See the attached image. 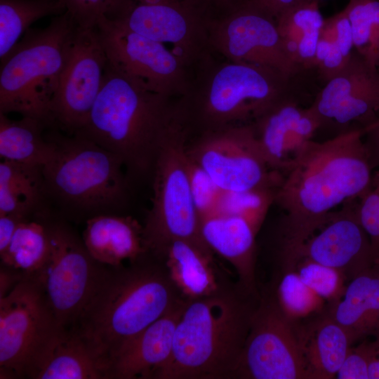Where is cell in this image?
<instances>
[{"label":"cell","mask_w":379,"mask_h":379,"mask_svg":"<svg viewBox=\"0 0 379 379\" xmlns=\"http://www.w3.org/2000/svg\"><path fill=\"white\" fill-rule=\"evenodd\" d=\"M213 255L207 245L175 239L155 256L164 263L180 297L190 301L213 295L233 283Z\"/></svg>","instance_id":"7402d4cb"},{"label":"cell","mask_w":379,"mask_h":379,"mask_svg":"<svg viewBox=\"0 0 379 379\" xmlns=\"http://www.w3.org/2000/svg\"><path fill=\"white\" fill-rule=\"evenodd\" d=\"M27 218L14 213L0 215V255L7 249L19 225Z\"/></svg>","instance_id":"ee69618b"},{"label":"cell","mask_w":379,"mask_h":379,"mask_svg":"<svg viewBox=\"0 0 379 379\" xmlns=\"http://www.w3.org/2000/svg\"><path fill=\"white\" fill-rule=\"evenodd\" d=\"M112 0H63L67 12L77 26L95 28Z\"/></svg>","instance_id":"ab89813d"},{"label":"cell","mask_w":379,"mask_h":379,"mask_svg":"<svg viewBox=\"0 0 379 379\" xmlns=\"http://www.w3.org/2000/svg\"><path fill=\"white\" fill-rule=\"evenodd\" d=\"M349 19L355 52L373 69L379 62V0H349Z\"/></svg>","instance_id":"d6a6232c"},{"label":"cell","mask_w":379,"mask_h":379,"mask_svg":"<svg viewBox=\"0 0 379 379\" xmlns=\"http://www.w3.org/2000/svg\"><path fill=\"white\" fill-rule=\"evenodd\" d=\"M201 237L213 253L234 267L238 285L247 293L260 298L256 279L258 230L237 215L214 213L200 218Z\"/></svg>","instance_id":"ffe728a7"},{"label":"cell","mask_w":379,"mask_h":379,"mask_svg":"<svg viewBox=\"0 0 379 379\" xmlns=\"http://www.w3.org/2000/svg\"><path fill=\"white\" fill-rule=\"evenodd\" d=\"M320 37L334 42L347 59L352 56L354 49L352 29L344 10L324 19Z\"/></svg>","instance_id":"74e56055"},{"label":"cell","mask_w":379,"mask_h":379,"mask_svg":"<svg viewBox=\"0 0 379 379\" xmlns=\"http://www.w3.org/2000/svg\"><path fill=\"white\" fill-rule=\"evenodd\" d=\"M352 345L338 371V379H369V352L367 339Z\"/></svg>","instance_id":"60d3db41"},{"label":"cell","mask_w":379,"mask_h":379,"mask_svg":"<svg viewBox=\"0 0 379 379\" xmlns=\"http://www.w3.org/2000/svg\"><path fill=\"white\" fill-rule=\"evenodd\" d=\"M186 303L178 301L125 344L109 363V379H152L171 355L175 329Z\"/></svg>","instance_id":"44dd1931"},{"label":"cell","mask_w":379,"mask_h":379,"mask_svg":"<svg viewBox=\"0 0 379 379\" xmlns=\"http://www.w3.org/2000/svg\"><path fill=\"white\" fill-rule=\"evenodd\" d=\"M260 293L236 379H311L300 323L288 319L267 293Z\"/></svg>","instance_id":"7c38bea8"},{"label":"cell","mask_w":379,"mask_h":379,"mask_svg":"<svg viewBox=\"0 0 379 379\" xmlns=\"http://www.w3.org/2000/svg\"><path fill=\"white\" fill-rule=\"evenodd\" d=\"M309 107L320 128L333 126L340 130L339 133L357 124L363 128L379 117L376 70L353 52L345 67L326 81Z\"/></svg>","instance_id":"ac0fdd59"},{"label":"cell","mask_w":379,"mask_h":379,"mask_svg":"<svg viewBox=\"0 0 379 379\" xmlns=\"http://www.w3.org/2000/svg\"><path fill=\"white\" fill-rule=\"evenodd\" d=\"M46 199L42 167L1 161L0 215L33 214Z\"/></svg>","instance_id":"f546056e"},{"label":"cell","mask_w":379,"mask_h":379,"mask_svg":"<svg viewBox=\"0 0 379 379\" xmlns=\"http://www.w3.org/2000/svg\"><path fill=\"white\" fill-rule=\"evenodd\" d=\"M272 14L276 19L285 11L304 0H248Z\"/></svg>","instance_id":"bcb514c9"},{"label":"cell","mask_w":379,"mask_h":379,"mask_svg":"<svg viewBox=\"0 0 379 379\" xmlns=\"http://www.w3.org/2000/svg\"><path fill=\"white\" fill-rule=\"evenodd\" d=\"M357 201L324 215L298 237L281 239L279 251L335 268L348 281L372 267L375 258L357 217Z\"/></svg>","instance_id":"9a60e30c"},{"label":"cell","mask_w":379,"mask_h":379,"mask_svg":"<svg viewBox=\"0 0 379 379\" xmlns=\"http://www.w3.org/2000/svg\"><path fill=\"white\" fill-rule=\"evenodd\" d=\"M149 91L108 65L89 116L74 134L117 155L131 173H151L159 147L180 112L179 100Z\"/></svg>","instance_id":"277c9868"},{"label":"cell","mask_w":379,"mask_h":379,"mask_svg":"<svg viewBox=\"0 0 379 379\" xmlns=\"http://www.w3.org/2000/svg\"><path fill=\"white\" fill-rule=\"evenodd\" d=\"M324 21L318 0H304L277 19L284 48L300 67H313Z\"/></svg>","instance_id":"f1b7e54d"},{"label":"cell","mask_w":379,"mask_h":379,"mask_svg":"<svg viewBox=\"0 0 379 379\" xmlns=\"http://www.w3.org/2000/svg\"><path fill=\"white\" fill-rule=\"evenodd\" d=\"M291 321L302 323L328 311V304L301 279L291 267L280 265L270 287L265 290Z\"/></svg>","instance_id":"4dcf8cb0"},{"label":"cell","mask_w":379,"mask_h":379,"mask_svg":"<svg viewBox=\"0 0 379 379\" xmlns=\"http://www.w3.org/2000/svg\"><path fill=\"white\" fill-rule=\"evenodd\" d=\"M259 298L236 281L187 301L171 355L152 379H236Z\"/></svg>","instance_id":"3957f363"},{"label":"cell","mask_w":379,"mask_h":379,"mask_svg":"<svg viewBox=\"0 0 379 379\" xmlns=\"http://www.w3.org/2000/svg\"><path fill=\"white\" fill-rule=\"evenodd\" d=\"M190 161L192 191L201 218L215 212L222 191L190 157Z\"/></svg>","instance_id":"8d00e7d4"},{"label":"cell","mask_w":379,"mask_h":379,"mask_svg":"<svg viewBox=\"0 0 379 379\" xmlns=\"http://www.w3.org/2000/svg\"><path fill=\"white\" fill-rule=\"evenodd\" d=\"M63 0H0V60L39 19L66 12Z\"/></svg>","instance_id":"1f68e13d"},{"label":"cell","mask_w":379,"mask_h":379,"mask_svg":"<svg viewBox=\"0 0 379 379\" xmlns=\"http://www.w3.org/2000/svg\"><path fill=\"white\" fill-rule=\"evenodd\" d=\"M95 28L112 69L149 91L172 98L185 95L191 69L164 44L104 15Z\"/></svg>","instance_id":"8fae6325"},{"label":"cell","mask_w":379,"mask_h":379,"mask_svg":"<svg viewBox=\"0 0 379 379\" xmlns=\"http://www.w3.org/2000/svg\"><path fill=\"white\" fill-rule=\"evenodd\" d=\"M208 45L226 60L269 67L288 79L300 69L284 48L276 18L248 0L212 18Z\"/></svg>","instance_id":"4fadbf2b"},{"label":"cell","mask_w":379,"mask_h":379,"mask_svg":"<svg viewBox=\"0 0 379 379\" xmlns=\"http://www.w3.org/2000/svg\"><path fill=\"white\" fill-rule=\"evenodd\" d=\"M356 211L369 237L375 263L379 258V169L373 171L368 190L357 199Z\"/></svg>","instance_id":"d590c367"},{"label":"cell","mask_w":379,"mask_h":379,"mask_svg":"<svg viewBox=\"0 0 379 379\" xmlns=\"http://www.w3.org/2000/svg\"><path fill=\"white\" fill-rule=\"evenodd\" d=\"M107 65L96 29L77 26L51 103L54 123L73 134L83 127L101 89Z\"/></svg>","instance_id":"e0dca14e"},{"label":"cell","mask_w":379,"mask_h":379,"mask_svg":"<svg viewBox=\"0 0 379 379\" xmlns=\"http://www.w3.org/2000/svg\"><path fill=\"white\" fill-rule=\"evenodd\" d=\"M251 123L266 161L283 176L296 164L320 128L310 108H301L288 96Z\"/></svg>","instance_id":"d6986e66"},{"label":"cell","mask_w":379,"mask_h":379,"mask_svg":"<svg viewBox=\"0 0 379 379\" xmlns=\"http://www.w3.org/2000/svg\"><path fill=\"white\" fill-rule=\"evenodd\" d=\"M135 5H168L211 8L206 0H112L107 9L111 7Z\"/></svg>","instance_id":"7bdbcfd3"},{"label":"cell","mask_w":379,"mask_h":379,"mask_svg":"<svg viewBox=\"0 0 379 379\" xmlns=\"http://www.w3.org/2000/svg\"><path fill=\"white\" fill-rule=\"evenodd\" d=\"M375 264L379 265V258L376 260Z\"/></svg>","instance_id":"f907efd6"},{"label":"cell","mask_w":379,"mask_h":379,"mask_svg":"<svg viewBox=\"0 0 379 379\" xmlns=\"http://www.w3.org/2000/svg\"><path fill=\"white\" fill-rule=\"evenodd\" d=\"M363 135V128H354L307 143L275 192L274 203L286 213L282 239L295 237L324 215L359 199L368 190L374 170Z\"/></svg>","instance_id":"7a4b0ae2"},{"label":"cell","mask_w":379,"mask_h":379,"mask_svg":"<svg viewBox=\"0 0 379 379\" xmlns=\"http://www.w3.org/2000/svg\"><path fill=\"white\" fill-rule=\"evenodd\" d=\"M77 27L66 11L44 29H28L1 60L0 112L53 124L51 103Z\"/></svg>","instance_id":"52a82bcc"},{"label":"cell","mask_w":379,"mask_h":379,"mask_svg":"<svg viewBox=\"0 0 379 379\" xmlns=\"http://www.w3.org/2000/svg\"><path fill=\"white\" fill-rule=\"evenodd\" d=\"M62 329L39 280L22 279L0 298V378H29Z\"/></svg>","instance_id":"9c48e42d"},{"label":"cell","mask_w":379,"mask_h":379,"mask_svg":"<svg viewBox=\"0 0 379 379\" xmlns=\"http://www.w3.org/2000/svg\"><path fill=\"white\" fill-rule=\"evenodd\" d=\"M24 278L19 271L1 264L0 298L7 295Z\"/></svg>","instance_id":"f6af8a7d"},{"label":"cell","mask_w":379,"mask_h":379,"mask_svg":"<svg viewBox=\"0 0 379 379\" xmlns=\"http://www.w3.org/2000/svg\"><path fill=\"white\" fill-rule=\"evenodd\" d=\"M181 300L162 261L149 252L126 266H107L69 330L109 371L111 360L125 344Z\"/></svg>","instance_id":"6da1fadb"},{"label":"cell","mask_w":379,"mask_h":379,"mask_svg":"<svg viewBox=\"0 0 379 379\" xmlns=\"http://www.w3.org/2000/svg\"><path fill=\"white\" fill-rule=\"evenodd\" d=\"M191 133L180 110L161 140L153 163L152 206L142 226L145 246L154 255L175 239L207 245L201 234L200 217L191 187L188 154Z\"/></svg>","instance_id":"ba28073f"},{"label":"cell","mask_w":379,"mask_h":379,"mask_svg":"<svg viewBox=\"0 0 379 379\" xmlns=\"http://www.w3.org/2000/svg\"><path fill=\"white\" fill-rule=\"evenodd\" d=\"M303 354L311 379H333L353 340L347 330L327 312L300 323Z\"/></svg>","instance_id":"484cf974"},{"label":"cell","mask_w":379,"mask_h":379,"mask_svg":"<svg viewBox=\"0 0 379 379\" xmlns=\"http://www.w3.org/2000/svg\"><path fill=\"white\" fill-rule=\"evenodd\" d=\"M364 142L373 170L379 169V117L363 128Z\"/></svg>","instance_id":"b9f144b4"},{"label":"cell","mask_w":379,"mask_h":379,"mask_svg":"<svg viewBox=\"0 0 379 379\" xmlns=\"http://www.w3.org/2000/svg\"><path fill=\"white\" fill-rule=\"evenodd\" d=\"M55 144L42 167L46 198L76 218L120 214L128 197L122 161L95 142L77 134L50 135Z\"/></svg>","instance_id":"8992f818"},{"label":"cell","mask_w":379,"mask_h":379,"mask_svg":"<svg viewBox=\"0 0 379 379\" xmlns=\"http://www.w3.org/2000/svg\"><path fill=\"white\" fill-rule=\"evenodd\" d=\"M180 103L192 131L199 133L255 120L288 97L290 79L269 67L228 60L211 61L210 53L196 65Z\"/></svg>","instance_id":"5b68a950"},{"label":"cell","mask_w":379,"mask_h":379,"mask_svg":"<svg viewBox=\"0 0 379 379\" xmlns=\"http://www.w3.org/2000/svg\"><path fill=\"white\" fill-rule=\"evenodd\" d=\"M376 72H377V76H378V85H379V62H378V64L377 67H376Z\"/></svg>","instance_id":"681fc988"},{"label":"cell","mask_w":379,"mask_h":379,"mask_svg":"<svg viewBox=\"0 0 379 379\" xmlns=\"http://www.w3.org/2000/svg\"><path fill=\"white\" fill-rule=\"evenodd\" d=\"M209 8L168 5L111 7L103 15L129 29L161 43L193 68L211 51Z\"/></svg>","instance_id":"2e32d148"},{"label":"cell","mask_w":379,"mask_h":379,"mask_svg":"<svg viewBox=\"0 0 379 379\" xmlns=\"http://www.w3.org/2000/svg\"><path fill=\"white\" fill-rule=\"evenodd\" d=\"M274 194L275 191L272 190L222 192L215 213L246 218L258 231L274 203Z\"/></svg>","instance_id":"e575fe53"},{"label":"cell","mask_w":379,"mask_h":379,"mask_svg":"<svg viewBox=\"0 0 379 379\" xmlns=\"http://www.w3.org/2000/svg\"><path fill=\"white\" fill-rule=\"evenodd\" d=\"M32 379H109L106 364L70 330L62 329L31 372Z\"/></svg>","instance_id":"d4e9b609"},{"label":"cell","mask_w":379,"mask_h":379,"mask_svg":"<svg viewBox=\"0 0 379 379\" xmlns=\"http://www.w3.org/2000/svg\"><path fill=\"white\" fill-rule=\"evenodd\" d=\"M55 222L48 218L45 210L24 220L0 255L1 264L19 271L25 277L37 278L51 255Z\"/></svg>","instance_id":"4316f807"},{"label":"cell","mask_w":379,"mask_h":379,"mask_svg":"<svg viewBox=\"0 0 379 379\" xmlns=\"http://www.w3.org/2000/svg\"><path fill=\"white\" fill-rule=\"evenodd\" d=\"M210 7L227 11L239 0H206Z\"/></svg>","instance_id":"c3c4849f"},{"label":"cell","mask_w":379,"mask_h":379,"mask_svg":"<svg viewBox=\"0 0 379 379\" xmlns=\"http://www.w3.org/2000/svg\"><path fill=\"white\" fill-rule=\"evenodd\" d=\"M327 313L347 330L354 344L378 335L379 265L375 263L350 280Z\"/></svg>","instance_id":"cb8c5ba5"},{"label":"cell","mask_w":379,"mask_h":379,"mask_svg":"<svg viewBox=\"0 0 379 379\" xmlns=\"http://www.w3.org/2000/svg\"><path fill=\"white\" fill-rule=\"evenodd\" d=\"M279 260L280 265L293 268L304 283L324 300L328 307L343 295L349 281L342 272L281 251H279Z\"/></svg>","instance_id":"836d02e7"},{"label":"cell","mask_w":379,"mask_h":379,"mask_svg":"<svg viewBox=\"0 0 379 379\" xmlns=\"http://www.w3.org/2000/svg\"><path fill=\"white\" fill-rule=\"evenodd\" d=\"M347 59L333 41L320 37L313 62L326 81L338 74L347 65Z\"/></svg>","instance_id":"f35d334b"},{"label":"cell","mask_w":379,"mask_h":379,"mask_svg":"<svg viewBox=\"0 0 379 379\" xmlns=\"http://www.w3.org/2000/svg\"><path fill=\"white\" fill-rule=\"evenodd\" d=\"M366 338L369 352V379H379V334Z\"/></svg>","instance_id":"7dc6e473"},{"label":"cell","mask_w":379,"mask_h":379,"mask_svg":"<svg viewBox=\"0 0 379 379\" xmlns=\"http://www.w3.org/2000/svg\"><path fill=\"white\" fill-rule=\"evenodd\" d=\"M82 240L91 256L106 266L134 262L149 253L142 225L130 215L102 214L88 218Z\"/></svg>","instance_id":"603a6c76"},{"label":"cell","mask_w":379,"mask_h":379,"mask_svg":"<svg viewBox=\"0 0 379 379\" xmlns=\"http://www.w3.org/2000/svg\"><path fill=\"white\" fill-rule=\"evenodd\" d=\"M43 121L27 117L11 120L0 112V157L1 160L43 167L52 157L55 144L44 137Z\"/></svg>","instance_id":"83f0119b"},{"label":"cell","mask_w":379,"mask_h":379,"mask_svg":"<svg viewBox=\"0 0 379 379\" xmlns=\"http://www.w3.org/2000/svg\"><path fill=\"white\" fill-rule=\"evenodd\" d=\"M188 154L222 192H276L283 180L264 158L251 123L199 132Z\"/></svg>","instance_id":"30bf717a"},{"label":"cell","mask_w":379,"mask_h":379,"mask_svg":"<svg viewBox=\"0 0 379 379\" xmlns=\"http://www.w3.org/2000/svg\"><path fill=\"white\" fill-rule=\"evenodd\" d=\"M65 222L55 221L49 258L36 279L59 326L69 330L93 294L106 268Z\"/></svg>","instance_id":"5bb4252c"}]
</instances>
